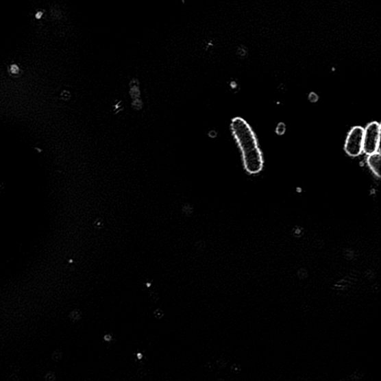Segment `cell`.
I'll return each instance as SVG.
<instances>
[{
	"label": "cell",
	"instance_id": "1",
	"mask_svg": "<svg viewBox=\"0 0 381 381\" xmlns=\"http://www.w3.org/2000/svg\"><path fill=\"white\" fill-rule=\"evenodd\" d=\"M232 130L243 156L247 171L258 174L263 168V159L252 128L245 120L238 117L232 120Z\"/></svg>",
	"mask_w": 381,
	"mask_h": 381
},
{
	"label": "cell",
	"instance_id": "2",
	"mask_svg": "<svg viewBox=\"0 0 381 381\" xmlns=\"http://www.w3.org/2000/svg\"><path fill=\"white\" fill-rule=\"evenodd\" d=\"M380 138V125L377 122L368 125L363 133L362 151L369 155L378 151Z\"/></svg>",
	"mask_w": 381,
	"mask_h": 381
},
{
	"label": "cell",
	"instance_id": "3",
	"mask_svg": "<svg viewBox=\"0 0 381 381\" xmlns=\"http://www.w3.org/2000/svg\"><path fill=\"white\" fill-rule=\"evenodd\" d=\"M363 133L362 127H354L349 132L345 145V152L351 157H358L362 152Z\"/></svg>",
	"mask_w": 381,
	"mask_h": 381
},
{
	"label": "cell",
	"instance_id": "4",
	"mask_svg": "<svg viewBox=\"0 0 381 381\" xmlns=\"http://www.w3.org/2000/svg\"><path fill=\"white\" fill-rule=\"evenodd\" d=\"M368 164L372 172L377 177L380 176L381 157L379 151L368 155Z\"/></svg>",
	"mask_w": 381,
	"mask_h": 381
},
{
	"label": "cell",
	"instance_id": "5",
	"mask_svg": "<svg viewBox=\"0 0 381 381\" xmlns=\"http://www.w3.org/2000/svg\"><path fill=\"white\" fill-rule=\"evenodd\" d=\"M206 245L204 241H197L195 245V247L197 250L204 251Z\"/></svg>",
	"mask_w": 381,
	"mask_h": 381
},
{
	"label": "cell",
	"instance_id": "6",
	"mask_svg": "<svg viewBox=\"0 0 381 381\" xmlns=\"http://www.w3.org/2000/svg\"><path fill=\"white\" fill-rule=\"evenodd\" d=\"M153 315L156 318L160 319L164 317V313L162 310L158 309L154 311Z\"/></svg>",
	"mask_w": 381,
	"mask_h": 381
},
{
	"label": "cell",
	"instance_id": "7",
	"mask_svg": "<svg viewBox=\"0 0 381 381\" xmlns=\"http://www.w3.org/2000/svg\"><path fill=\"white\" fill-rule=\"evenodd\" d=\"M137 376L140 378H143L146 376V371L142 369H140L137 371Z\"/></svg>",
	"mask_w": 381,
	"mask_h": 381
},
{
	"label": "cell",
	"instance_id": "8",
	"mask_svg": "<svg viewBox=\"0 0 381 381\" xmlns=\"http://www.w3.org/2000/svg\"><path fill=\"white\" fill-rule=\"evenodd\" d=\"M150 298L153 302H157L159 300L158 294L156 293H151Z\"/></svg>",
	"mask_w": 381,
	"mask_h": 381
},
{
	"label": "cell",
	"instance_id": "9",
	"mask_svg": "<svg viewBox=\"0 0 381 381\" xmlns=\"http://www.w3.org/2000/svg\"><path fill=\"white\" fill-rule=\"evenodd\" d=\"M103 339H105V341L108 342H110L112 340V336L110 334H106L105 337H103Z\"/></svg>",
	"mask_w": 381,
	"mask_h": 381
},
{
	"label": "cell",
	"instance_id": "10",
	"mask_svg": "<svg viewBox=\"0 0 381 381\" xmlns=\"http://www.w3.org/2000/svg\"><path fill=\"white\" fill-rule=\"evenodd\" d=\"M138 358H142V354H138Z\"/></svg>",
	"mask_w": 381,
	"mask_h": 381
}]
</instances>
